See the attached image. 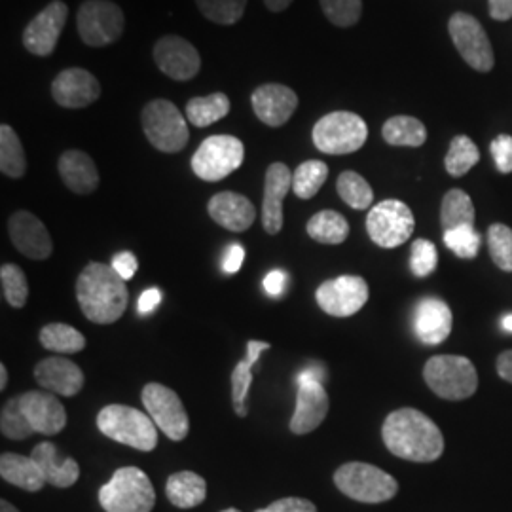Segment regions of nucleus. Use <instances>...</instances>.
Here are the masks:
<instances>
[{"label":"nucleus","instance_id":"23","mask_svg":"<svg viewBox=\"0 0 512 512\" xmlns=\"http://www.w3.org/2000/svg\"><path fill=\"white\" fill-rule=\"evenodd\" d=\"M452 325H454L452 310L444 300L435 296L421 298L414 313V329L423 344L427 346L442 344L450 336Z\"/></svg>","mask_w":512,"mask_h":512},{"label":"nucleus","instance_id":"27","mask_svg":"<svg viewBox=\"0 0 512 512\" xmlns=\"http://www.w3.org/2000/svg\"><path fill=\"white\" fill-rule=\"evenodd\" d=\"M31 458L37 461L46 484L55 488H71L80 478V465L73 458H59L52 442H40L33 448Z\"/></svg>","mask_w":512,"mask_h":512},{"label":"nucleus","instance_id":"45","mask_svg":"<svg viewBox=\"0 0 512 512\" xmlns=\"http://www.w3.org/2000/svg\"><path fill=\"white\" fill-rule=\"evenodd\" d=\"M444 245L459 258L473 260L480 251V234L475 226H459L444 232Z\"/></svg>","mask_w":512,"mask_h":512},{"label":"nucleus","instance_id":"58","mask_svg":"<svg viewBox=\"0 0 512 512\" xmlns=\"http://www.w3.org/2000/svg\"><path fill=\"white\" fill-rule=\"evenodd\" d=\"M503 327H505V330L512 332V315H507V317L503 319Z\"/></svg>","mask_w":512,"mask_h":512},{"label":"nucleus","instance_id":"7","mask_svg":"<svg viewBox=\"0 0 512 512\" xmlns=\"http://www.w3.org/2000/svg\"><path fill=\"white\" fill-rule=\"evenodd\" d=\"M311 137L319 152L344 156L363 148L368 139V126L355 112L334 110L321 120H317Z\"/></svg>","mask_w":512,"mask_h":512},{"label":"nucleus","instance_id":"3","mask_svg":"<svg viewBox=\"0 0 512 512\" xmlns=\"http://www.w3.org/2000/svg\"><path fill=\"white\" fill-rule=\"evenodd\" d=\"M97 427L110 440L141 452H152L158 446L156 423L147 412L126 404L105 406L97 414Z\"/></svg>","mask_w":512,"mask_h":512},{"label":"nucleus","instance_id":"41","mask_svg":"<svg viewBox=\"0 0 512 512\" xmlns=\"http://www.w3.org/2000/svg\"><path fill=\"white\" fill-rule=\"evenodd\" d=\"M0 283H2V293L4 300L12 306V308H23L27 304L29 298V283H27V275L16 266V264H2L0 268Z\"/></svg>","mask_w":512,"mask_h":512},{"label":"nucleus","instance_id":"35","mask_svg":"<svg viewBox=\"0 0 512 512\" xmlns=\"http://www.w3.org/2000/svg\"><path fill=\"white\" fill-rule=\"evenodd\" d=\"M0 171L10 179H21L27 173L25 150L16 129L8 124L0 126Z\"/></svg>","mask_w":512,"mask_h":512},{"label":"nucleus","instance_id":"11","mask_svg":"<svg viewBox=\"0 0 512 512\" xmlns=\"http://www.w3.org/2000/svg\"><path fill=\"white\" fill-rule=\"evenodd\" d=\"M245 160V147L234 135H211L192 156V171L207 183H219L238 171Z\"/></svg>","mask_w":512,"mask_h":512},{"label":"nucleus","instance_id":"37","mask_svg":"<svg viewBox=\"0 0 512 512\" xmlns=\"http://www.w3.org/2000/svg\"><path fill=\"white\" fill-rule=\"evenodd\" d=\"M329 165L321 160H308L293 173V192L300 200H311L327 183Z\"/></svg>","mask_w":512,"mask_h":512},{"label":"nucleus","instance_id":"26","mask_svg":"<svg viewBox=\"0 0 512 512\" xmlns=\"http://www.w3.org/2000/svg\"><path fill=\"white\" fill-rule=\"evenodd\" d=\"M57 171L63 184L78 196H90L99 188V171L90 154L84 150H65L59 156Z\"/></svg>","mask_w":512,"mask_h":512},{"label":"nucleus","instance_id":"59","mask_svg":"<svg viewBox=\"0 0 512 512\" xmlns=\"http://www.w3.org/2000/svg\"><path fill=\"white\" fill-rule=\"evenodd\" d=\"M222 512H241V511H238V509H226V511H222Z\"/></svg>","mask_w":512,"mask_h":512},{"label":"nucleus","instance_id":"44","mask_svg":"<svg viewBox=\"0 0 512 512\" xmlns=\"http://www.w3.org/2000/svg\"><path fill=\"white\" fill-rule=\"evenodd\" d=\"M488 247L495 266L512 272V230L505 224H492L488 230Z\"/></svg>","mask_w":512,"mask_h":512},{"label":"nucleus","instance_id":"53","mask_svg":"<svg viewBox=\"0 0 512 512\" xmlns=\"http://www.w3.org/2000/svg\"><path fill=\"white\" fill-rule=\"evenodd\" d=\"M490 16L497 21L512 18V0H490Z\"/></svg>","mask_w":512,"mask_h":512},{"label":"nucleus","instance_id":"8","mask_svg":"<svg viewBox=\"0 0 512 512\" xmlns=\"http://www.w3.org/2000/svg\"><path fill=\"white\" fill-rule=\"evenodd\" d=\"M148 143L165 154H177L188 145L190 133L181 110L167 99H152L141 112Z\"/></svg>","mask_w":512,"mask_h":512},{"label":"nucleus","instance_id":"51","mask_svg":"<svg viewBox=\"0 0 512 512\" xmlns=\"http://www.w3.org/2000/svg\"><path fill=\"white\" fill-rule=\"evenodd\" d=\"M285 287H287V274L283 270H272L264 277V291L272 298H279L285 293Z\"/></svg>","mask_w":512,"mask_h":512},{"label":"nucleus","instance_id":"40","mask_svg":"<svg viewBox=\"0 0 512 512\" xmlns=\"http://www.w3.org/2000/svg\"><path fill=\"white\" fill-rule=\"evenodd\" d=\"M202 16L217 25H236L247 10V0H196Z\"/></svg>","mask_w":512,"mask_h":512},{"label":"nucleus","instance_id":"13","mask_svg":"<svg viewBox=\"0 0 512 512\" xmlns=\"http://www.w3.org/2000/svg\"><path fill=\"white\" fill-rule=\"evenodd\" d=\"M141 401L145 404L148 416L165 437L175 442L186 439L190 431V420L181 397L162 384H147L143 387Z\"/></svg>","mask_w":512,"mask_h":512},{"label":"nucleus","instance_id":"32","mask_svg":"<svg viewBox=\"0 0 512 512\" xmlns=\"http://www.w3.org/2000/svg\"><path fill=\"white\" fill-rule=\"evenodd\" d=\"M382 137L391 147L418 148L427 141V129L414 116H393L382 128Z\"/></svg>","mask_w":512,"mask_h":512},{"label":"nucleus","instance_id":"16","mask_svg":"<svg viewBox=\"0 0 512 512\" xmlns=\"http://www.w3.org/2000/svg\"><path fill=\"white\" fill-rule=\"evenodd\" d=\"M69 18V6L63 0H52L31 19L23 31V46L29 54L48 57L55 52L59 37Z\"/></svg>","mask_w":512,"mask_h":512},{"label":"nucleus","instance_id":"15","mask_svg":"<svg viewBox=\"0 0 512 512\" xmlns=\"http://www.w3.org/2000/svg\"><path fill=\"white\" fill-rule=\"evenodd\" d=\"M315 300L332 317H351L368 300V283L359 275H340L319 285Z\"/></svg>","mask_w":512,"mask_h":512},{"label":"nucleus","instance_id":"36","mask_svg":"<svg viewBox=\"0 0 512 512\" xmlns=\"http://www.w3.org/2000/svg\"><path fill=\"white\" fill-rule=\"evenodd\" d=\"M40 344L50 351L71 355L86 348V338L80 330L65 323H50L40 330Z\"/></svg>","mask_w":512,"mask_h":512},{"label":"nucleus","instance_id":"49","mask_svg":"<svg viewBox=\"0 0 512 512\" xmlns=\"http://www.w3.org/2000/svg\"><path fill=\"white\" fill-rule=\"evenodd\" d=\"M110 266L116 270V274L120 275L124 281H129V279L135 277L137 270H139V260L131 251H122V253H116L112 256Z\"/></svg>","mask_w":512,"mask_h":512},{"label":"nucleus","instance_id":"12","mask_svg":"<svg viewBox=\"0 0 512 512\" xmlns=\"http://www.w3.org/2000/svg\"><path fill=\"white\" fill-rule=\"evenodd\" d=\"M416 220L412 209L401 200H384L366 217V232L382 249H395L412 238Z\"/></svg>","mask_w":512,"mask_h":512},{"label":"nucleus","instance_id":"6","mask_svg":"<svg viewBox=\"0 0 512 512\" xmlns=\"http://www.w3.org/2000/svg\"><path fill=\"white\" fill-rule=\"evenodd\" d=\"M334 484L349 499L368 505L389 501L399 492V482L393 476L382 471L380 467L361 461L342 465L334 473Z\"/></svg>","mask_w":512,"mask_h":512},{"label":"nucleus","instance_id":"14","mask_svg":"<svg viewBox=\"0 0 512 512\" xmlns=\"http://www.w3.org/2000/svg\"><path fill=\"white\" fill-rule=\"evenodd\" d=\"M448 33L454 40L459 55L469 67H473L478 73H490L494 69L492 42L475 16L465 12L454 14L448 21Z\"/></svg>","mask_w":512,"mask_h":512},{"label":"nucleus","instance_id":"24","mask_svg":"<svg viewBox=\"0 0 512 512\" xmlns=\"http://www.w3.org/2000/svg\"><path fill=\"white\" fill-rule=\"evenodd\" d=\"M37 384L63 397H74L84 387V372L65 357H46L35 366Z\"/></svg>","mask_w":512,"mask_h":512},{"label":"nucleus","instance_id":"22","mask_svg":"<svg viewBox=\"0 0 512 512\" xmlns=\"http://www.w3.org/2000/svg\"><path fill=\"white\" fill-rule=\"evenodd\" d=\"M19 403L35 433L54 437L65 429L67 412H65V406L59 403V399L54 397V393L27 391L19 395Z\"/></svg>","mask_w":512,"mask_h":512},{"label":"nucleus","instance_id":"18","mask_svg":"<svg viewBox=\"0 0 512 512\" xmlns=\"http://www.w3.org/2000/svg\"><path fill=\"white\" fill-rule=\"evenodd\" d=\"M101 92L99 80L80 67L61 71L52 82V97L63 109H86L101 97Z\"/></svg>","mask_w":512,"mask_h":512},{"label":"nucleus","instance_id":"17","mask_svg":"<svg viewBox=\"0 0 512 512\" xmlns=\"http://www.w3.org/2000/svg\"><path fill=\"white\" fill-rule=\"evenodd\" d=\"M154 63L162 73L177 80L188 82L196 78L202 69V55L192 42L177 35H165L154 44Z\"/></svg>","mask_w":512,"mask_h":512},{"label":"nucleus","instance_id":"19","mask_svg":"<svg viewBox=\"0 0 512 512\" xmlns=\"http://www.w3.org/2000/svg\"><path fill=\"white\" fill-rule=\"evenodd\" d=\"M293 190V171L283 162H275L268 167L264 179V198H262V226L266 234L275 236L283 230V202Z\"/></svg>","mask_w":512,"mask_h":512},{"label":"nucleus","instance_id":"25","mask_svg":"<svg viewBox=\"0 0 512 512\" xmlns=\"http://www.w3.org/2000/svg\"><path fill=\"white\" fill-rule=\"evenodd\" d=\"M209 217L228 232L241 234L256 220V207L249 198L238 192H219L207 205Z\"/></svg>","mask_w":512,"mask_h":512},{"label":"nucleus","instance_id":"54","mask_svg":"<svg viewBox=\"0 0 512 512\" xmlns=\"http://www.w3.org/2000/svg\"><path fill=\"white\" fill-rule=\"evenodd\" d=\"M497 372L499 376L512 384V349L509 351H503L499 357H497Z\"/></svg>","mask_w":512,"mask_h":512},{"label":"nucleus","instance_id":"31","mask_svg":"<svg viewBox=\"0 0 512 512\" xmlns=\"http://www.w3.org/2000/svg\"><path fill=\"white\" fill-rule=\"evenodd\" d=\"M232 103L228 95L222 92L211 93L205 97H192L186 103V118L196 128H209L215 122L230 114Z\"/></svg>","mask_w":512,"mask_h":512},{"label":"nucleus","instance_id":"20","mask_svg":"<svg viewBox=\"0 0 512 512\" xmlns=\"http://www.w3.org/2000/svg\"><path fill=\"white\" fill-rule=\"evenodd\" d=\"M8 234L19 253L31 260H46L54 251L48 228L31 211H16L8 220Z\"/></svg>","mask_w":512,"mask_h":512},{"label":"nucleus","instance_id":"1","mask_svg":"<svg viewBox=\"0 0 512 512\" xmlns=\"http://www.w3.org/2000/svg\"><path fill=\"white\" fill-rule=\"evenodd\" d=\"M382 437L393 456L414 463L437 461L444 452L439 425L416 408L391 412L385 418Z\"/></svg>","mask_w":512,"mask_h":512},{"label":"nucleus","instance_id":"52","mask_svg":"<svg viewBox=\"0 0 512 512\" xmlns=\"http://www.w3.org/2000/svg\"><path fill=\"white\" fill-rule=\"evenodd\" d=\"M160 302H162V291L152 287V289H147L145 293L139 296V306L137 308H139V313L147 315V313L156 310L160 306Z\"/></svg>","mask_w":512,"mask_h":512},{"label":"nucleus","instance_id":"30","mask_svg":"<svg viewBox=\"0 0 512 512\" xmlns=\"http://www.w3.org/2000/svg\"><path fill=\"white\" fill-rule=\"evenodd\" d=\"M167 499L179 509H194L202 505L207 497V482L192 471H181L167 478L165 484Z\"/></svg>","mask_w":512,"mask_h":512},{"label":"nucleus","instance_id":"10","mask_svg":"<svg viewBox=\"0 0 512 512\" xmlns=\"http://www.w3.org/2000/svg\"><path fill=\"white\" fill-rule=\"evenodd\" d=\"M78 37L86 46L107 48L124 35V10L112 0H84L76 14Z\"/></svg>","mask_w":512,"mask_h":512},{"label":"nucleus","instance_id":"42","mask_svg":"<svg viewBox=\"0 0 512 512\" xmlns=\"http://www.w3.org/2000/svg\"><path fill=\"white\" fill-rule=\"evenodd\" d=\"M0 431L6 439L23 440L29 439L35 431L31 427V423L25 418L19 397L10 399L8 403L2 406V414H0Z\"/></svg>","mask_w":512,"mask_h":512},{"label":"nucleus","instance_id":"47","mask_svg":"<svg viewBox=\"0 0 512 512\" xmlns=\"http://www.w3.org/2000/svg\"><path fill=\"white\" fill-rule=\"evenodd\" d=\"M494 156L495 167L501 173H512V137L511 135H499L490 145Z\"/></svg>","mask_w":512,"mask_h":512},{"label":"nucleus","instance_id":"50","mask_svg":"<svg viewBox=\"0 0 512 512\" xmlns=\"http://www.w3.org/2000/svg\"><path fill=\"white\" fill-rule=\"evenodd\" d=\"M245 260V249L241 243H232L226 251H224V258H222V270L224 274L234 275L238 274L243 266Z\"/></svg>","mask_w":512,"mask_h":512},{"label":"nucleus","instance_id":"46","mask_svg":"<svg viewBox=\"0 0 512 512\" xmlns=\"http://www.w3.org/2000/svg\"><path fill=\"white\" fill-rule=\"evenodd\" d=\"M439 266V251L429 239H416L410 253V270L416 277H427Z\"/></svg>","mask_w":512,"mask_h":512},{"label":"nucleus","instance_id":"56","mask_svg":"<svg viewBox=\"0 0 512 512\" xmlns=\"http://www.w3.org/2000/svg\"><path fill=\"white\" fill-rule=\"evenodd\" d=\"M8 385V368L6 365H0V389L4 391Z\"/></svg>","mask_w":512,"mask_h":512},{"label":"nucleus","instance_id":"4","mask_svg":"<svg viewBox=\"0 0 512 512\" xmlns=\"http://www.w3.org/2000/svg\"><path fill=\"white\" fill-rule=\"evenodd\" d=\"M423 380L429 389L446 401H465L478 387L476 368L461 355H435L423 366Z\"/></svg>","mask_w":512,"mask_h":512},{"label":"nucleus","instance_id":"57","mask_svg":"<svg viewBox=\"0 0 512 512\" xmlns=\"http://www.w3.org/2000/svg\"><path fill=\"white\" fill-rule=\"evenodd\" d=\"M0 512H19L18 509H16V507H14V505H12V503H8V501H6V499H2V501H0Z\"/></svg>","mask_w":512,"mask_h":512},{"label":"nucleus","instance_id":"28","mask_svg":"<svg viewBox=\"0 0 512 512\" xmlns=\"http://www.w3.org/2000/svg\"><path fill=\"white\" fill-rule=\"evenodd\" d=\"M268 349H270L268 342L249 340L245 359H241L232 372V404L239 418L247 416V397L253 384V366L260 359V355Z\"/></svg>","mask_w":512,"mask_h":512},{"label":"nucleus","instance_id":"43","mask_svg":"<svg viewBox=\"0 0 512 512\" xmlns=\"http://www.w3.org/2000/svg\"><path fill=\"white\" fill-rule=\"evenodd\" d=\"M325 18L340 29L359 23L363 16V0H319Z\"/></svg>","mask_w":512,"mask_h":512},{"label":"nucleus","instance_id":"2","mask_svg":"<svg viewBox=\"0 0 512 512\" xmlns=\"http://www.w3.org/2000/svg\"><path fill=\"white\" fill-rule=\"evenodd\" d=\"M76 298L82 313L97 325L116 323L128 308L126 281L103 262H90L76 281Z\"/></svg>","mask_w":512,"mask_h":512},{"label":"nucleus","instance_id":"21","mask_svg":"<svg viewBox=\"0 0 512 512\" xmlns=\"http://www.w3.org/2000/svg\"><path fill=\"white\" fill-rule=\"evenodd\" d=\"M251 105L262 124L281 128L298 109V95L285 84H262L251 95Z\"/></svg>","mask_w":512,"mask_h":512},{"label":"nucleus","instance_id":"55","mask_svg":"<svg viewBox=\"0 0 512 512\" xmlns=\"http://www.w3.org/2000/svg\"><path fill=\"white\" fill-rule=\"evenodd\" d=\"M293 2L294 0H264V6H266L270 12H274V14H281V12H285Z\"/></svg>","mask_w":512,"mask_h":512},{"label":"nucleus","instance_id":"39","mask_svg":"<svg viewBox=\"0 0 512 512\" xmlns=\"http://www.w3.org/2000/svg\"><path fill=\"white\" fill-rule=\"evenodd\" d=\"M480 160V150L467 135H458L450 143L448 154L444 158V167L448 175L463 177L467 175Z\"/></svg>","mask_w":512,"mask_h":512},{"label":"nucleus","instance_id":"33","mask_svg":"<svg viewBox=\"0 0 512 512\" xmlns=\"http://www.w3.org/2000/svg\"><path fill=\"white\" fill-rule=\"evenodd\" d=\"M306 232L313 241L323 243V245H340L344 243L349 236V224L344 215L338 211L325 209L315 213L308 224Z\"/></svg>","mask_w":512,"mask_h":512},{"label":"nucleus","instance_id":"9","mask_svg":"<svg viewBox=\"0 0 512 512\" xmlns=\"http://www.w3.org/2000/svg\"><path fill=\"white\" fill-rule=\"evenodd\" d=\"M325 370L321 366H308L296 374V408L291 418L294 435H308L315 431L329 414V395L323 387Z\"/></svg>","mask_w":512,"mask_h":512},{"label":"nucleus","instance_id":"48","mask_svg":"<svg viewBox=\"0 0 512 512\" xmlns=\"http://www.w3.org/2000/svg\"><path fill=\"white\" fill-rule=\"evenodd\" d=\"M255 512H317V507L302 497H285L275 501L270 507Z\"/></svg>","mask_w":512,"mask_h":512},{"label":"nucleus","instance_id":"5","mask_svg":"<svg viewBox=\"0 0 512 512\" xmlns=\"http://www.w3.org/2000/svg\"><path fill=\"white\" fill-rule=\"evenodd\" d=\"M99 503L107 512H152L156 492L147 473L122 467L99 490Z\"/></svg>","mask_w":512,"mask_h":512},{"label":"nucleus","instance_id":"34","mask_svg":"<svg viewBox=\"0 0 512 512\" xmlns=\"http://www.w3.org/2000/svg\"><path fill=\"white\" fill-rule=\"evenodd\" d=\"M475 217V205L467 192L459 188L446 192L440 205V224L444 232L459 226H475Z\"/></svg>","mask_w":512,"mask_h":512},{"label":"nucleus","instance_id":"29","mask_svg":"<svg viewBox=\"0 0 512 512\" xmlns=\"http://www.w3.org/2000/svg\"><path fill=\"white\" fill-rule=\"evenodd\" d=\"M0 476L25 492H40L46 486L37 461L31 456H19L6 452L0 456Z\"/></svg>","mask_w":512,"mask_h":512},{"label":"nucleus","instance_id":"38","mask_svg":"<svg viewBox=\"0 0 512 512\" xmlns=\"http://www.w3.org/2000/svg\"><path fill=\"white\" fill-rule=\"evenodd\" d=\"M336 190L338 196L357 211H365L374 202L372 186L357 171H344L336 181Z\"/></svg>","mask_w":512,"mask_h":512}]
</instances>
